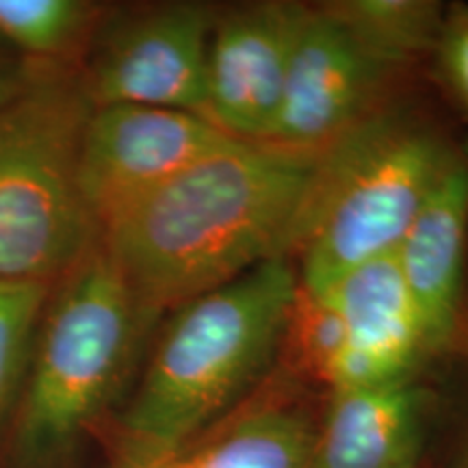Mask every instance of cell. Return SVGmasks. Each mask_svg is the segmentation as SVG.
<instances>
[{"mask_svg": "<svg viewBox=\"0 0 468 468\" xmlns=\"http://www.w3.org/2000/svg\"><path fill=\"white\" fill-rule=\"evenodd\" d=\"M434 406L419 376L327 390L310 468H420Z\"/></svg>", "mask_w": 468, "mask_h": 468, "instance_id": "obj_12", "label": "cell"}, {"mask_svg": "<svg viewBox=\"0 0 468 468\" xmlns=\"http://www.w3.org/2000/svg\"><path fill=\"white\" fill-rule=\"evenodd\" d=\"M79 0H0V37L37 57H55L74 46L90 20Z\"/></svg>", "mask_w": 468, "mask_h": 468, "instance_id": "obj_16", "label": "cell"}, {"mask_svg": "<svg viewBox=\"0 0 468 468\" xmlns=\"http://www.w3.org/2000/svg\"><path fill=\"white\" fill-rule=\"evenodd\" d=\"M453 468H468V441L464 444V449H462L460 458H458V462H455Z\"/></svg>", "mask_w": 468, "mask_h": 468, "instance_id": "obj_19", "label": "cell"}, {"mask_svg": "<svg viewBox=\"0 0 468 468\" xmlns=\"http://www.w3.org/2000/svg\"><path fill=\"white\" fill-rule=\"evenodd\" d=\"M325 393L276 367L251 393L154 468H310Z\"/></svg>", "mask_w": 468, "mask_h": 468, "instance_id": "obj_11", "label": "cell"}, {"mask_svg": "<svg viewBox=\"0 0 468 468\" xmlns=\"http://www.w3.org/2000/svg\"><path fill=\"white\" fill-rule=\"evenodd\" d=\"M302 5L259 3L218 17L208 46L204 117L241 142L265 144L282 102Z\"/></svg>", "mask_w": 468, "mask_h": 468, "instance_id": "obj_9", "label": "cell"}, {"mask_svg": "<svg viewBox=\"0 0 468 468\" xmlns=\"http://www.w3.org/2000/svg\"><path fill=\"white\" fill-rule=\"evenodd\" d=\"M434 52L444 85L468 109V7L444 16Z\"/></svg>", "mask_w": 468, "mask_h": 468, "instance_id": "obj_17", "label": "cell"}, {"mask_svg": "<svg viewBox=\"0 0 468 468\" xmlns=\"http://www.w3.org/2000/svg\"><path fill=\"white\" fill-rule=\"evenodd\" d=\"M321 7L368 52L401 69L434 52L447 16L434 0H336Z\"/></svg>", "mask_w": 468, "mask_h": 468, "instance_id": "obj_14", "label": "cell"}, {"mask_svg": "<svg viewBox=\"0 0 468 468\" xmlns=\"http://www.w3.org/2000/svg\"><path fill=\"white\" fill-rule=\"evenodd\" d=\"M401 74V68L368 52L321 5H302L282 102L265 144L317 154L390 107Z\"/></svg>", "mask_w": 468, "mask_h": 468, "instance_id": "obj_6", "label": "cell"}, {"mask_svg": "<svg viewBox=\"0 0 468 468\" xmlns=\"http://www.w3.org/2000/svg\"><path fill=\"white\" fill-rule=\"evenodd\" d=\"M215 22L204 5L176 3L117 27L83 79L93 107L142 104L204 117Z\"/></svg>", "mask_w": 468, "mask_h": 468, "instance_id": "obj_8", "label": "cell"}, {"mask_svg": "<svg viewBox=\"0 0 468 468\" xmlns=\"http://www.w3.org/2000/svg\"><path fill=\"white\" fill-rule=\"evenodd\" d=\"M22 87L25 85H22L20 80H16L14 76H9L7 72L0 69V113H3V111L16 101L17 93L22 91Z\"/></svg>", "mask_w": 468, "mask_h": 468, "instance_id": "obj_18", "label": "cell"}, {"mask_svg": "<svg viewBox=\"0 0 468 468\" xmlns=\"http://www.w3.org/2000/svg\"><path fill=\"white\" fill-rule=\"evenodd\" d=\"M453 156L434 128L395 104L321 150L284 254L302 289L324 292L393 256Z\"/></svg>", "mask_w": 468, "mask_h": 468, "instance_id": "obj_3", "label": "cell"}, {"mask_svg": "<svg viewBox=\"0 0 468 468\" xmlns=\"http://www.w3.org/2000/svg\"><path fill=\"white\" fill-rule=\"evenodd\" d=\"M230 142L207 117L186 111L93 107L80 134L79 189L98 232L115 210Z\"/></svg>", "mask_w": 468, "mask_h": 468, "instance_id": "obj_7", "label": "cell"}, {"mask_svg": "<svg viewBox=\"0 0 468 468\" xmlns=\"http://www.w3.org/2000/svg\"><path fill=\"white\" fill-rule=\"evenodd\" d=\"M9 436V468H58L120 395L148 324L101 243L42 319Z\"/></svg>", "mask_w": 468, "mask_h": 468, "instance_id": "obj_4", "label": "cell"}, {"mask_svg": "<svg viewBox=\"0 0 468 468\" xmlns=\"http://www.w3.org/2000/svg\"><path fill=\"white\" fill-rule=\"evenodd\" d=\"M324 292L343 327L325 393L419 376L430 351L395 256L360 265Z\"/></svg>", "mask_w": 468, "mask_h": 468, "instance_id": "obj_10", "label": "cell"}, {"mask_svg": "<svg viewBox=\"0 0 468 468\" xmlns=\"http://www.w3.org/2000/svg\"><path fill=\"white\" fill-rule=\"evenodd\" d=\"M317 154L234 139L104 219L98 243L144 317L284 256Z\"/></svg>", "mask_w": 468, "mask_h": 468, "instance_id": "obj_1", "label": "cell"}, {"mask_svg": "<svg viewBox=\"0 0 468 468\" xmlns=\"http://www.w3.org/2000/svg\"><path fill=\"white\" fill-rule=\"evenodd\" d=\"M48 284L0 282V423L25 386Z\"/></svg>", "mask_w": 468, "mask_h": 468, "instance_id": "obj_15", "label": "cell"}, {"mask_svg": "<svg viewBox=\"0 0 468 468\" xmlns=\"http://www.w3.org/2000/svg\"><path fill=\"white\" fill-rule=\"evenodd\" d=\"M468 239V161L453 156L395 250L430 358L452 341Z\"/></svg>", "mask_w": 468, "mask_h": 468, "instance_id": "obj_13", "label": "cell"}, {"mask_svg": "<svg viewBox=\"0 0 468 468\" xmlns=\"http://www.w3.org/2000/svg\"><path fill=\"white\" fill-rule=\"evenodd\" d=\"M300 280L284 256L174 310L115 427L113 468H154L278 367Z\"/></svg>", "mask_w": 468, "mask_h": 468, "instance_id": "obj_2", "label": "cell"}, {"mask_svg": "<svg viewBox=\"0 0 468 468\" xmlns=\"http://www.w3.org/2000/svg\"><path fill=\"white\" fill-rule=\"evenodd\" d=\"M85 80L48 76L0 113V282L66 278L98 245L79 189Z\"/></svg>", "mask_w": 468, "mask_h": 468, "instance_id": "obj_5", "label": "cell"}]
</instances>
